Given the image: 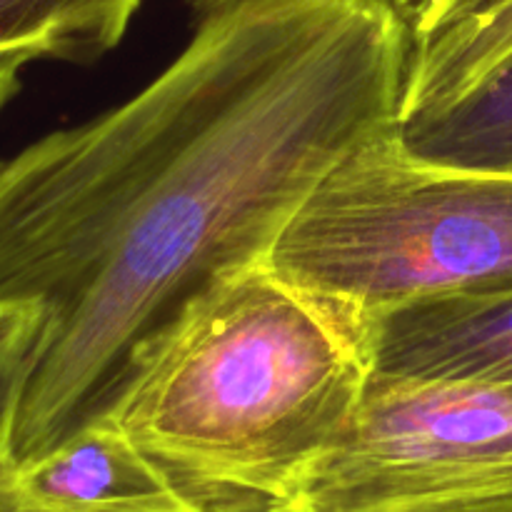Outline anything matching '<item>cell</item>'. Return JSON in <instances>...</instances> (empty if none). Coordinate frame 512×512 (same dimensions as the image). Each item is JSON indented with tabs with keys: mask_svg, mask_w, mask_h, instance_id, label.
Here are the masks:
<instances>
[{
	"mask_svg": "<svg viewBox=\"0 0 512 512\" xmlns=\"http://www.w3.org/2000/svg\"><path fill=\"white\" fill-rule=\"evenodd\" d=\"M30 498L78 512L163 510L213 493L193 488L145 453L113 415L93 420L53 450L15 465Z\"/></svg>",
	"mask_w": 512,
	"mask_h": 512,
	"instance_id": "6",
	"label": "cell"
},
{
	"mask_svg": "<svg viewBox=\"0 0 512 512\" xmlns=\"http://www.w3.org/2000/svg\"><path fill=\"white\" fill-rule=\"evenodd\" d=\"M143 0H0V53L90 63L123 40Z\"/></svg>",
	"mask_w": 512,
	"mask_h": 512,
	"instance_id": "9",
	"label": "cell"
},
{
	"mask_svg": "<svg viewBox=\"0 0 512 512\" xmlns=\"http://www.w3.org/2000/svg\"><path fill=\"white\" fill-rule=\"evenodd\" d=\"M368 343L375 375L512 383V288L385 308L368 318Z\"/></svg>",
	"mask_w": 512,
	"mask_h": 512,
	"instance_id": "5",
	"label": "cell"
},
{
	"mask_svg": "<svg viewBox=\"0 0 512 512\" xmlns=\"http://www.w3.org/2000/svg\"><path fill=\"white\" fill-rule=\"evenodd\" d=\"M43 313L33 303H0V468L15 463L13 435L35 365Z\"/></svg>",
	"mask_w": 512,
	"mask_h": 512,
	"instance_id": "10",
	"label": "cell"
},
{
	"mask_svg": "<svg viewBox=\"0 0 512 512\" xmlns=\"http://www.w3.org/2000/svg\"><path fill=\"white\" fill-rule=\"evenodd\" d=\"M198 18L238 0H188ZM405 33L400 118L463 93L512 53V0H378Z\"/></svg>",
	"mask_w": 512,
	"mask_h": 512,
	"instance_id": "7",
	"label": "cell"
},
{
	"mask_svg": "<svg viewBox=\"0 0 512 512\" xmlns=\"http://www.w3.org/2000/svg\"><path fill=\"white\" fill-rule=\"evenodd\" d=\"M395 138L425 163L512 175V53L455 98L400 118Z\"/></svg>",
	"mask_w": 512,
	"mask_h": 512,
	"instance_id": "8",
	"label": "cell"
},
{
	"mask_svg": "<svg viewBox=\"0 0 512 512\" xmlns=\"http://www.w3.org/2000/svg\"><path fill=\"white\" fill-rule=\"evenodd\" d=\"M33 60L38 58L30 53H0V113L20 90V73Z\"/></svg>",
	"mask_w": 512,
	"mask_h": 512,
	"instance_id": "12",
	"label": "cell"
},
{
	"mask_svg": "<svg viewBox=\"0 0 512 512\" xmlns=\"http://www.w3.org/2000/svg\"><path fill=\"white\" fill-rule=\"evenodd\" d=\"M370 375L368 318L260 260L183 310L108 415L193 488L285 503Z\"/></svg>",
	"mask_w": 512,
	"mask_h": 512,
	"instance_id": "2",
	"label": "cell"
},
{
	"mask_svg": "<svg viewBox=\"0 0 512 512\" xmlns=\"http://www.w3.org/2000/svg\"><path fill=\"white\" fill-rule=\"evenodd\" d=\"M0 512H78L63 510L45 505L40 500L30 498L18 483L15 475V463H8L0 468ZM130 512H293L280 500L255 498V495L228 493V490H213V493L200 495L193 503L178 505V508L163 510H130Z\"/></svg>",
	"mask_w": 512,
	"mask_h": 512,
	"instance_id": "11",
	"label": "cell"
},
{
	"mask_svg": "<svg viewBox=\"0 0 512 512\" xmlns=\"http://www.w3.org/2000/svg\"><path fill=\"white\" fill-rule=\"evenodd\" d=\"M403 75L378 0H238L118 108L0 158V303L43 313L15 465L108 415L198 295L268 260L325 175L395 130Z\"/></svg>",
	"mask_w": 512,
	"mask_h": 512,
	"instance_id": "1",
	"label": "cell"
},
{
	"mask_svg": "<svg viewBox=\"0 0 512 512\" xmlns=\"http://www.w3.org/2000/svg\"><path fill=\"white\" fill-rule=\"evenodd\" d=\"M268 263L365 318L435 295L508 290L512 175L425 163L388 130L325 175Z\"/></svg>",
	"mask_w": 512,
	"mask_h": 512,
	"instance_id": "3",
	"label": "cell"
},
{
	"mask_svg": "<svg viewBox=\"0 0 512 512\" xmlns=\"http://www.w3.org/2000/svg\"><path fill=\"white\" fill-rule=\"evenodd\" d=\"M293 512H512V383L370 375Z\"/></svg>",
	"mask_w": 512,
	"mask_h": 512,
	"instance_id": "4",
	"label": "cell"
}]
</instances>
